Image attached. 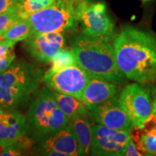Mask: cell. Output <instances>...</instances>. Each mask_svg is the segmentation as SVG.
Wrapping results in <instances>:
<instances>
[{
	"label": "cell",
	"mask_w": 156,
	"mask_h": 156,
	"mask_svg": "<svg viewBox=\"0 0 156 156\" xmlns=\"http://www.w3.org/2000/svg\"><path fill=\"white\" fill-rule=\"evenodd\" d=\"M118 98L134 126L141 127L153 112V102L147 90L138 84H131L122 89Z\"/></svg>",
	"instance_id": "obj_8"
},
{
	"label": "cell",
	"mask_w": 156,
	"mask_h": 156,
	"mask_svg": "<svg viewBox=\"0 0 156 156\" xmlns=\"http://www.w3.org/2000/svg\"><path fill=\"white\" fill-rule=\"evenodd\" d=\"M141 156L142 153L136 149V144L134 143V140L130 138L129 142L126 144L125 148H124V152L122 153V156Z\"/></svg>",
	"instance_id": "obj_24"
},
{
	"label": "cell",
	"mask_w": 156,
	"mask_h": 156,
	"mask_svg": "<svg viewBox=\"0 0 156 156\" xmlns=\"http://www.w3.org/2000/svg\"><path fill=\"white\" fill-rule=\"evenodd\" d=\"M31 132L30 126L28 119L23 116L16 122L6 124L0 130V145L5 147L11 145L17 138Z\"/></svg>",
	"instance_id": "obj_15"
},
{
	"label": "cell",
	"mask_w": 156,
	"mask_h": 156,
	"mask_svg": "<svg viewBox=\"0 0 156 156\" xmlns=\"http://www.w3.org/2000/svg\"><path fill=\"white\" fill-rule=\"evenodd\" d=\"M44 71L26 60H14L0 75V109L17 111L24 108L38 92Z\"/></svg>",
	"instance_id": "obj_3"
},
{
	"label": "cell",
	"mask_w": 156,
	"mask_h": 156,
	"mask_svg": "<svg viewBox=\"0 0 156 156\" xmlns=\"http://www.w3.org/2000/svg\"><path fill=\"white\" fill-rule=\"evenodd\" d=\"M79 23L82 33L86 36L112 41L117 36L116 27L103 2L80 0L79 4Z\"/></svg>",
	"instance_id": "obj_6"
},
{
	"label": "cell",
	"mask_w": 156,
	"mask_h": 156,
	"mask_svg": "<svg viewBox=\"0 0 156 156\" xmlns=\"http://www.w3.org/2000/svg\"><path fill=\"white\" fill-rule=\"evenodd\" d=\"M143 1H147V0H143Z\"/></svg>",
	"instance_id": "obj_27"
},
{
	"label": "cell",
	"mask_w": 156,
	"mask_h": 156,
	"mask_svg": "<svg viewBox=\"0 0 156 156\" xmlns=\"http://www.w3.org/2000/svg\"><path fill=\"white\" fill-rule=\"evenodd\" d=\"M131 132L110 129L101 124L93 126V142L90 155L102 156L122 155L130 140Z\"/></svg>",
	"instance_id": "obj_10"
},
{
	"label": "cell",
	"mask_w": 156,
	"mask_h": 156,
	"mask_svg": "<svg viewBox=\"0 0 156 156\" xmlns=\"http://www.w3.org/2000/svg\"><path fill=\"white\" fill-rule=\"evenodd\" d=\"M4 126H5V124H4L1 121H0V130H1L2 129V128L4 127Z\"/></svg>",
	"instance_id": "obj_26"
},
{
	"label": "cell",
	"mask_w": 156,
	"mask_h": 156,
	"mask_svg": "<svg viewBox=\"0 0 156 156\" xmlns=\"http://www.w3.org/2000/svg\"><path fill=\"white\" fill-rule=\"evenodd\" d=\"M151 95L153 102V109L156 111V86L151 87Z\"/></svg>",
	"instance_id": "obj_25"
},
{
	"label": "cell",
	"mask_w": 156,
	"mask_h": 156,
	"mask_svg": "<svg viewBox=\"0 0 156 156\" xmlns=\"http://www.w3.org/2000/svg\"><path fill=\"white\" fill-rule=\"evenodd\" d=\"M52 91L58 107L69 119L77 115L87 116L88 108L80 99L73 95L63 94L54 90Z\"/></svg>",
	"instance_id": "obj_16"
},
{
	"label": "cell",
	"mask_w": 156,
	"mask_h": 156,
	"mask_svg": "<svg viewBox=\"0 0 156 156\" xmlns=\"http://www.w3.org/2000/svg\"><path fill=\"white\" fill-rule=\"evenodd\" d=\"M15 44L9 40L0 41V75L8 69L16 58L14 51Z\"/></svg>",
	"instance_id": "obj_19"
},
{
	"label": "cell",
	"mask_w": 156,
	"mask_h": 156,
	"mask_svg": "<svg viewBox=\"0 0 156 156\" xmlns=\"http://www.w3.org/2000/svg\"><path fill=\"white\" fill-rule=\"evenodd\" d=\"M34 33L35 30L30 22L27 19H23L0 35V41L9 40L17 43L26 40Z\"/></svg>",
	"instance_id": "obj_17"
},
{
	"label": "cell",
	"mask_w": 156,
	"mask_h": 156,
	"mask_svg": "<svg viewBox=\"0 0 156 156\" xmlns=\"http://www.w3.org/2000/svg\"><path fill=\"white\" fill-rule=\"evenodd\" d=\"M76 60L73 52L71 49H64L51 62V67L44 75H50L64 68L70 67L76 64Z\"/></svg>",
	"instance_id": "obj_20"
},
{
	"label": "cell",
	"mask_w": 156,
	"mask_h": 156,
	"mask_svg": "<svg viewBox=\"0 0 156 156\" xmlns=\"http://www.w3.org/2000/svg\"><path fill=\"white\" fill-rule=\"evenodd\" d=\"M80 0H56L53 5L26 17L35 33L74 31L79 24Z\"/></svg>",
	"instance_id": "obj_5"
},
{
	"label": "cell",
	"mask_w": 156,
	"mask_h": 156,
	"mask_svg": "<svg viewBox=\"0 0 156 156\" xmlns=\"http://www.w3.org/2000/svg\"><path fill=\"white\" fill-rule=\"evenodd\" d=\"M118 84L91 76L84 89L80 100L87 107L106 102L119 93Z\"/></svg>",
	"instance_id": "obj_13"
},
{
	"label": "cell",
	"mask_w": 156,
	"mask_h": 156,
	"mask_svg": "<svg viewBox=\"0 0 156 156\" xmlns=\"http://www.w3.org/2000/svg\"><path fill=\"white\" fill-rule=\"evenodd\" d=\"M23 0H0V14L15 9H18Z\"/></svg>",
	"instance_id": "obj_23"
},
{
	"label": "cell",
	"mask_w": 156,
	"mask_h": 156,
	"mask_svg": "<svg viewBox=\"0 0 156 156\" xmlns=\"http://www.w3.org/2000/svg\"><path fill=\"white\" fill-rule=\"evenodd\" d=\"M87 108V116L101 125L127 132H131L134 127L129 117L121 106L117 95L106 102Z\"/></svg>",
	"instance_id": "obj_11"
},
{
	"label": "cell",
	"mask_w": 156,
	"mask_h": 156,
	"mask_svg": "<svg viewBox=\"0 0 156 156\" xmlns=\"http://www.w3.org/2000/svg\"><path fill=\"white\" fill-rule=\"evenodd\" d=\"M23 20L18 10H11L0 14V35L7 30L13 25Z\"/></svg>",
	"instance_id": "obj_22"
},
{
	"label": "cell",
	"mask_w": 156,
	"mask_h": 156,
	"mask_svg": "<svg viewBox=\"0 0 156 156\" xmlns=\"http://www.w3.org/2000/svg\"><path fill=\"white\" fill-rule=\"evenodd\" d=\"M25 41V51L34 61L41 64L51 63L66 46L65 37L61 32L34 33Z\"/></svg>",
	"instance_id": "obj_9"
},
{
	"label": "cell",
	"mask_w": 156,
	"mask_h": 156,
	"mask_svg": "<svg viewBox=\"0 0 156 156\" xmlns=\"http://www.w3.org/2000/svg\"><path fill=\"white\" fill-rule=\"evenodd\" d=\"M90 77L88 73L76 64L50 75H43L42 82L52 90L80 99Z\"/></svg>",
	"instance_id": "obj_7"
},
{
	"label": "cell",
	"mask_w": 156,
	"mask_h": 156,
	"mask_svg": "<svg viewBox=\"0 0 156 156\" xmlns=\"http://www.w3.org/2000/svg\"><path fill=\"white\" fill-rule=\"evenodd\" d=\"M56 0H23L20 4L18 12L23 19L36 12L49 7Z\"/></svg>",
	"instance_id": "obj_18"
},
{
	"label": "cell",
	"mask_w": 156,
	"mask_h": 156,
	"mask_svg": "<svg viewBox=\"0 0 156 156\" xmlns=\"http://www.w3.org/2000/svg\"><path fill=\"white\" fill-rule=\"evenodd\" d=\"M77 140L80 155H89L91 153L93 142V126L85 116H73L68 124Z\"/></svg>",
	"instance_id": "obj_14"
},
{
	"label": "cell",
	"mask_w": 156,
	"mask_h": 156,
	"mask_svg": "<svg viewBox=\"0 0 156 156\" xmlns=\"http://www.w3.org/2000/svg\"><path fill=\"white\" fill-rule=\"evenodd\" d=\"M27 119L31 137L36 142L65 128L69 122V119L58 107L52 90L47 86L43 87L30 103Z\"/></svg>",
	"instance_id": "obj_4"
},
{
	"label": "cell",
	"mask_w": 156,
	"mask_h": 156,
	"mask_svg": "<svg viewBox=\"0 0 156 156\" xmlns=\"http://www.w3.org/2000/svg\"><path fill=\"white\" fill-rule=\"evenodd\" d=\"M141 142L147 155H156V125L142 129Z\"/></svg>",
	"instance_id": "obj_21"
},
{
	"label": "cell",
	"mask_w": 156,
	"mask_h": 156,
	"mask_svg": "<svg viewBox=\"0 0 156 156\" xmlns=\"http://www.w3.org/2000/svg\"><path fill=\"white\" fill-rule=\"evenodd\" d=\"M116 63L125 77L138 83L156 80V39L149 33L126 25L114 38Z\"/></svg>",
	"instance_id": "obj_1"
},
{
	"label": "cell",
	"mask_w": 156,
	"mask_h": 156,
	"mask_svg": "<svg viewBox=\"0 0 156 156\" xmlns=\"http://www.w3.org/2000/svg\"><path fill=\"white\" fill-rule=\"evenodd\" d=\"M36 145L38 155L56 156L80 155L77 140L69 125L39 140Z\"/></svg>",
	"instance_id": "obj_12"
},
{
	"label": "cell",
	"mask_w": 156,
	"mask_h": 156,
	"mask_svg": "<svg viewBox=\"0 0 156 156\" xmlns=\"http://www.w3.org/2000/svg\"><path fill=\"white\" fill-rule=\"evenodd\" d=\"M70 49L77 64L93 77L116 84L125 81V76L117 65L111 42L80 33L71 39Z\"/></svg>",
	"instance_id": "obj_2"
}]
</instances>
